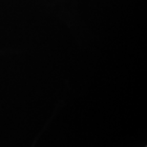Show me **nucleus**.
I'll use <instances>...</instances> for the list:
<instances>
[]
</instances>
